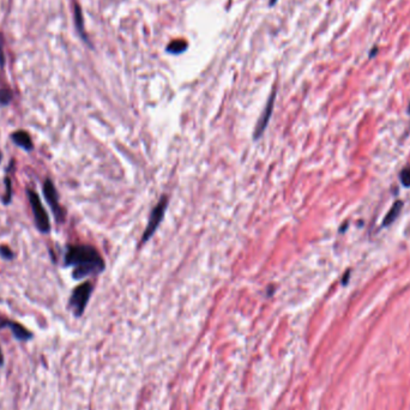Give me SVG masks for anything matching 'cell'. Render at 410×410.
<instances>
[{"label": "cell", "instance_id": "6da1fadb", "mask_svg": "<svg viewBox=\"0 0 410 410\" xmlns=\"http://www.w3.org/2000/svg\"><path fill=\"white\" fill-rule=\"evenodd\" d=\"M66 266H74L72 277L83 280L91 275H97L105 270V261L93 246L72 245L68 247L65 255Z\"/></svg>", "mask_w": 410, "mask_h": 410}, {"label": "cell", "instance_id": "7a4b0ae2", "mask_svg": "<svg viewBox=\"0 0 410 410\" xmlns=\"http://www.w3.org/2000/svg\"><path fill=\"white\" fill-rule=\"evenodd\" d=\"M167 208H168V197L167 196L161 197L160 202L156 204L154 210H152L151 214H150L147 228H146V230H144L143 236H142V240H141L142 245H144L147 241H149L150 238L154 235L156 229H157L158 225H160V223L162 222Z\"/></svg>", "mask_w": 410, "mask_h": 410}, {"label": "cell", "instance_id": "3957f363", "mask_svg": "<svg viewBox=\"0 0 410 410\" xmlns=\"http://www.w3.org/2000/svg\"><path fill=\"white\" fill-rule=\"evenodd\" d=\"M27 193L28 198H29L30 205H32L33 214H34L36 227L38 228V230H40L41 233H49V231H51V224H49L48 215H47V211L44 210L40 197H38L37 193H35L34 191H32V189H28Z\"/></svg>", "mask_w": 410, "mask_h": 410}, {"label": "cell", "instance_id": "277c9868", "mask_svg": "<svg viewBox=\"0 0 410 410\" xmlns=\"http://www.w3.org/2000/svg\"><path fill=\"white\" fill-rule=\"evenodd\" d=\"M93 284L90 282H84L75 288L71 299H70V307L72 308L76 317H80L84 312L91 293H93Z\"/></svg>", "mask_w": 410, "mask_h": 410}, {"label": "cell", "instance_id": "5b68a950", "mask_svg": "<svg viewBox=\"0 0 410 410\" xmlns=\"http://www.w3.org/2000/svg\"><path fill=\"white\" fill-rule=\"evenodd\" d=\"M43 194L44 198H46L47 203L51 206V209L54 213L55 219L59 222H63L64 219H65V213H64L63 208H61L59 204V199H58V192L54 187V184L52 183V180L47 179L44 181L43 185Z\"/></svg>", "mask_w": 410, "mask_h": 410}, {"label": "cell", "instance_id": "8992f818", "mask_svg": "<svg viewBox=\"0 0 410 410\" xmlns=\"http://www.w3.org/2000/svg\"><path fill=\"white\" fill-rule=\"evenodd\" d=\"M275 99H276V90H273L271 95H270L269 100H267L266 102V106H265V108L263 110V113H261V118H259L258 122H257V126H256V130H255V139L261 138V136L263 135L265 128H266L267 124H269L270 121V116H271L272 114V110H273V105H275Z\"/></svg>", "mask_w": 410, "mask_h": 410}, {"label": "cell", "instance_id": "52a82bcc", "mask_svg": "<svg viewBox=\"0 0 410 410\" xmlns=\"http://www.w3.org/2000/svg\"><path fill=\"white\" fill-rule=\"evenodd\" d=\"M11 139H12V142L16 146L21 147L22 149L27 150V151H32L33 148H34L32 138H30V136L28 135L26 131H16L11 136Z\"/></svg>", "mask_w": 410, "mask_h": 410}, {"label": "cell", "instance_id": "ba28073f", "mask_svg": "<svg viewBox=\"0 0 410 410\" xmlns=\"http://www.w3.org/2000/svg\"><path fill=\"white\" fill-rule=\"evenodd\" d=\"M9 328L12 331L13 336L17 339H21V341H27V339L32 338V334L27 330L26 328H23L21 324H17V323H10Z\"/></svg>", "mask_w": 410, "mask_h": 410}, {"label": "cell", "instance_id": "9c48e42d", "mask_svg": "<svg viewBox=\"0 0 410 410\" xmlns=\"http://www.w3.org/2000/svg\"><path fill=\"white\" fill-rule=\"evenodd\" d=\"M187 49V42L184 38H178V40L172 41L171 43L167 46V52L171 54H181Z\"/></svg>", "mask_w": 410, "mask_h": 410}, {"label": "cell", "instance_id": "30bf717a", "mask_svg": "<svg viewBox=\"0 0 410 410\" xmlns=\"http://www.w3.org/2000/svg\"><path fill=\"white\" fill-rule=\"evenodd\" d=\"M402 208H403V203L400 202V200H398V202H396L395 204L392 205V208L390 209V211H389V213H387L386 216H385V219H384V221H383V224L384 225L391 224V223L393 221H395V220L398 217V215H400Z\"/></svg>", "mask_w": 410, "mask_h": 410}, {"label": "cell", "instance_id": "8fae6325", "mask_svg": "<svg viewBox=\"0 0 410 410\" xmlns=\"http://www.w3.org/2000/svg\"><path fill=\"white\" fill-rule=\"evenodd\" d=\"M75 21H76V24H77V29L78 32L80 33L83 36V38H85V34H84V28H83V17H82V12H80V9L78 5L75 6Z\"/></svg>", "mask_w": 410, "mask_h": 410}, {"label": "cell", "instance_id": "7c38bea8", "mask_svg": "<svg viewBox=\"0 0 410 410\" xmlns=\"http://www.w3.org/2000/svg\"><path fill=\"white\" fill-rule=\"evenodd\" d=\"M11 100H12V93H11L10 89H1V90H0V105H9Z\"/></svg>", "mask_w": 410, "mask_h": 410}, {"label": "cell", "instance_id": "4fadbf2b", "mask_svg": "<svg viewBox=\"0 0 410 410\" xmlns=\"http://www.w3.org/2000/svg\"><path fill=\"white\" fill-rule=\"evenodd\" d=\"M0 256H1V258L6 259V261H11V259H13V252L11 251V248L9 246H5V245H2V246H0Z\"/></svg>", "mask_w": 410, "mask_h": 410}, {"label": "cell", "instance_id": "5bb4252c", "mask_svg": "<svg viewBox=\"0 0 410 410\" xmlns=\"http://www.w3.org/2000/svg\"><path fill=\"white\" fill-rule=\"evenodd\" d=\"M401 181L406 187H409L410 186V166L404 168L401 173Z\"/></svg>", "mask_w": 410, "mask_h": 410}, {"label": "cell", "instance_id": "9a60e30c", "mask_svg": "<svg viewBox=\"0 0 410 410\" xmlns=\"http://www.w3.org/2000/svg\"><path fill=\"white\" fill-rule=\"evenodd\" d=\"M5 186H6V193H5V197H4V203L5 204H9L11 202V194H12V192H11V179L10 178H5Z\"/></svg>", "mask_w": 410, "mask_h": 410}, {"label": "cell", "instance_id": "2e32d148", "mask_svg": "<svg viewBox=\"0 0 410 410\" xmlns=\"http://www.w3.org/2000/svg\"><path fill=\"white\" fill-rule=\"evenodd\" d=\"M10 323H11L10 320H6V319H4V318L0 317V329L6 328V326L10 325Z\"/></svg>", "mask_w": 410, "mask_h": 410}, {"label": "cell", "instance_id": "e0dca14e", "mask_svg": "<svg viewBox=\"0 0 410 410\" xmlns=\"http://www.w3.org/2000/svg\"><path fill=\"white\" fill-rule=\"evenodd\" d=\"M0 65H4V54H2V47L0 44Z\"/></svg>", "mask_w": 410, "mask_h": 410}, {"label": "cell", "instance_id": "ac0fdd59", "mask_svg": "<svg viewBox=\"0 0 410 410\" xmlns=\"http://www.w3.org/2000/svg\"><path fill=\"white\" fill-rule=\"evenodd\" d=\"M375 53H376V48H374V51H372L370 53V58H372L373 55H375Z\"/></svg>", "mask_w": 410, "mask_h": 410}, {"label": "cell", "instance_id": "d6986e66", "mask_svg": "<svg viewBox=\"0 0 410 410\" xmlns=\"http://www.w3.org/2000/svg\"><path fill=\"white\" fill-rule=\"evenodd\" d=\"M276 1H277V0H270L269 5H270V6H272V5H275V4H276Z\"/></svg>", "mask_w": 410, "mask_h": 410}]
</instances>
